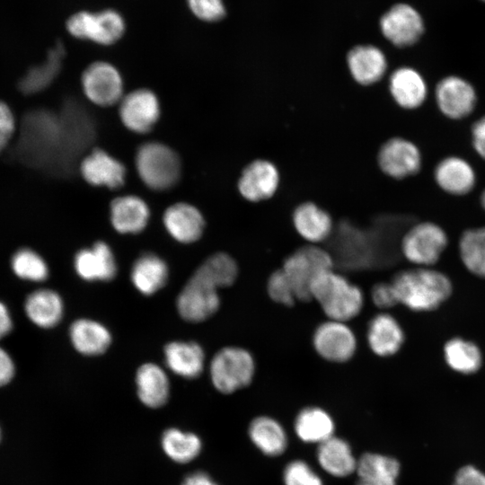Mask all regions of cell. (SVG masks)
<instances>
[{
  "instance_id": "1",
  "label": "cell",
  "mask_w": 485,
  "mask_h": 485,
  "mask_svg": "<svg viewBox=\"0 0 485 485\" xmlns=\"http://www.w3.org/2000/svg\"><path fill=\"white\" fill-rule=\"evenodd\" d=\"M399 304L414 312H429L444 304L453 292L450 278L433 267H414L392 278Z\"/></svg>"
},
{
  "instance_id": "2",
  "label": "cell",
  "mask_w": 485,
  "mask_h": 485,
  "mask_svg": "<svg viewBox=\"0 0 485 485\" xmlns=\"http://www.w3.org/2000/svg\"><path fill=\"white\" fill-rule=\"evenodd\" d=\"M311 300L321 307L326 319L348 322L365 306L362 289L335 269L320 275L311 287Z\"/></svg>"
},
{
  "instance_id": "3",
  "label": "cell",
  "mask_w": 485,
  "mask_h": 485,
  "mask_svg": "<svg viewBox=\"0 0 485 485\" xmlns=\"http://www.w3.org/2000/svg\"><path fill=\"white\" fill-rule=\"evenodd\" d=\"M297 301H311V287L322 273L334 269V259L321 245L304 244L284 259L280 267Z\"/></svg>"
},
{
  "instance_id": "4",
  "label": "cell",
  "mask_w": 485,
  "mask_h": 485,
  "mask_svg": "<svg viewBox=\"0 0 485 485\" xmlns=\"http://www.w3.org/2000/svg\"><path fill=\"white\" fill-rule=\"evenodd\" d=\"M256 370L257 364L252 353L239 346L220 348L209 365L213 385L225 394L249 386L255 377Z\"/></svg>"
},
{
  "instance_id": "5",
  "label": "cell",
  "mask_w": 485,
  "mask_h": 485,
  "mask_svg": "<svg viewBox=\"0 0 485 485\" xmlns=\"http://www.w3.org/2000/svg\"><path fill=\"white\" fill-rule=\"evenodd\" d=\"M135 163L139 178L154 190H165L176 184L181 176V161L169 146L148 142L136 153Z\"/></svg>"
},
{
  "instance_id": "6",
  "label": "cell",
  "mask_w": 485,
  "mask_h": 485,
  "mask_svg": "<svg viewBox=\"0 0 485 485\" xmlns=\"http://www.w3.org/2000/svg\"><path fill=\"white\" fill-rule=\"evenodd\" d=\"M448 244L445 231L433 222L412 225L401 241L402 256L415 267H433Z\"/></svg>"
},
{
  "instance_id": "7",
  "label": "cell",
  "mask_w": 485,
  "mask_h": 485,
  "mask_svg": "<svg viewBox=\"0 0 485 485\" xmlns=\"http://www.w3.org/2000/svg\"><path fill=\"white\" fill-rule=\"evenodd\" d=\"M66 25L73 37L104 46L117 42L126 29L122 15L112 9L77 12L68 18Z\"/></svg>"
},
{
  "instance_id": "8",
  "label": "cell",
  "mask_w": 485,
  "mask_h": 485,
  "mask_svg": "<svg viewBox=\"0 0 485 485\" xmlns=\"http://www.w3.org/2000/svg\"><path fill=\"white\" fill-rule=\"evenodd\" d=\"M312 346L322 359L344 364L355 357L358 340L348 322L326 319L314 328Z\"/></svg>"
},
{
  "instance_id": "9",
  "label": "cell",
  "mask_w": 485,
  "mask_h": 485,
  "mask_svg": "<svg viewBox=\"0 0 485 485\" xmlns=\"http://www.w3.org/2000/svg\"><path fill=\"white\" fill-rule=\"evenodd\" d=\"M376 162L384 175L399 181L419 172L422 155L412 141L401 137H393L380 146Z\"/></svg>"
},
{
  "instance_id": "10",
  "label": "cell",
  "mask_w": 485,
  "mask_h": 485,
  "mask_svg": "<svg viewBox=\"0 0 485 485\" xmlns=\"http://www.w3.org/2000/svg\"><path fill=\"white\" fill-rule=\"evenodd\" d=\"M221 304L218 289L193 273L179 294L176 306L182 319L200 322L209 319Z\"/></svg>"
},
{
  "instance_id": "11",
  "label": "cell",
  "mask_w": 485,
  "mask_h": 485,
  "mask_svg": "<svg viewBox=\"0 0 485 485\" xmlns=\"http://www.w3.org/2000/svg\"><path fill=\"white\" fill-rule=\"evenodd\" d=\"M280 179L275 163L266 158H256L242 168L237 181V190L245 200L260 203L276 195Z\"/></svg>"
},
{
  "instance_id": "12",
  "label": "cell",
  "mask_w": 485,
  "mask_h": 485,
  "mask_svg": "<svg viewBox=\"0 0 485 485\" xmlns=\"http://www.w3.org/2000/svg\"><path fill=\"white\" fill-rule=\"evenodd\" d=\"M82 86L87 99L106 107L123 97V81L118 69L105 61H96L86 67L82 75Z\"/></svg>"
},
{
  "instance_id": "13",
  "label": "cell",
  "mask_w": 485,
  "mask_h": 485,
  "mask_svg": "<svg viewBox=\"0 0 485 485\" xmlns=\"http://www.w3.org/2000/svg\"><path fill=\"white\" fill-rule=\"evenodd\" d=\"M435 99L437 108L446 118L462 119L472 113L477 103L473 85L458 75H448L436 84Z\"/></svg>"
},
{
  "instance_id": "14",
  "label": "cell",
  "mask_w": 485,
  "mask_h": 485,
  "mask_svg": "<svg viewBox=\"0 0 485 485\" xmlns=\"http://www.w3.org/2000/svg\"><path fill=\"white\" fill-rule=\"evenodd\" d=\"M384 38L396 47H409L416 43L424 32L421 15L407 4H397L380 20Z\"/></svg>"
},
{
  "instance_id": "15",
  "label": "cell",
  "mask_w": 485,
  "mask_h": 485,
  "mask_svg": "<svg viewBox=\"0 0 485 485\" xmlns=\"http://www.w3.org/2000/svg\"><path fill=\"white\" fill-rule=\"evenodd\" d=\"M119 113L124 126L143 134L153 128L160 117V103L148 89H137L123 96Z\"/></svg>"
},
{
  "instance_id": "16",
  "label": "cell",
  "mask_w": 485,
  "mask_h": 485,
  "mask_svg": "<svg viewBox=\"0 0 485 485\" xmlns=\"http://www.w3.org/2000/svg\"><path fill=\"white\" fill-rule=\"evenodd\" d=\"M291 220L296 234L307 244L320 245L330 238L333 231L331 214L311 200L299 203L293 209Z\"/></svg>"
},
{
  "instance_id": "17",
  "label": "cell",
  "mask_w": 485,
  "mask_h": 485,
  "mask_svg": "<svg viewBox=\"0 0 485 485\" xmlns=\"http://www.w3.org/2000/svg\"><path fill=\"white\" fill-rule=\"evenodd\" d=\"M348 69L353 81L362 87L380 82L387 71L384 53L374 45H357L347 54Z\"/></svg>"
},
{
  "instance_id": "18",
  "label": "cell",
  "mask_w": 485,
  "mask_h": 485,
  "mask_svg": "<svg viewBox=\"0 0 485 485\" xmlns=\"http://www.w3.org/2000/svg\"><path fill=\"white\" fill-rule=\"evenodd\" d=\"M405 341L404 331L398 320L386 312L374 315L366 328V342L377 357H388L397 354Z\"/></svg>"
},
{
  "instance_id": "19",
  "label": "cell",
  "mask_w": 485,
  "mask_h": 485,
  "mask_svg": "<svg viewBox=\"0 0 485 485\" xmlns=\"http://www.w3.org/2000/svg\"><path fill=\"white\" fill-rule=\"evenodd\" d=\"M75 269L86 281H110L117 274V263L110 246L101 241L80 250L75 256Z\"/></svg>"
},
{
  "instance_id": "20",
  "label": "cell",
  "mask_w": 485,
  "mask_h": 485,
  "mask_svg": "<svg viewBox=\"0 0 485 485\" xmlns=\"http://www.w3.org/2000/svg\"><path fill=\"white\" fill-rule=\"evenodd\" d=\"M388 90L394 102L404 110L419 108L428 96L424 77L410 66L398 67L391 74Z\"/></svg>"
},
{
  "instance_id": "21",
  "label": "cell",
  "mask_w": 485,
  "mask_h": 485,
  "mask_svg": "<svg viewBox=\"0 0 485 485\" xmlns=\"http://www.w3.org/2000/svg\"><path fill=\"white\" fill-rule=\"evenodd\" d=\"M80 172L88 183L109 189L119 188L126 178L123 163L101 149L93 150L83 159Z\"/></svg>"
},
{
  "instance_id": "22",
  "label": "cell",
  "mask_w": 485,
  "mask_h": 485,
  "mask_svg": "<svg viewBox=\"0 0 485 485\" xmlns=\"http://www.w3.org/2000/svg\"><path fill=\"white\" fill-rule=\"evenodd\" d=\"M434 179L438 187L454 196L471 192L476 184V173L472 164L460 156H447L435 167Z\"/></svg>"
},
{
  "instance_id": "23",
  "label": "cell",
  "mask_w": 485,
  "mask_h": 485,
  "mask_svg": "<svg viewBox=\"0 0 485 485\" xmlns=\"http://www.w3.org/2000/svg\"><path fill=\"white\" fill-rule=\"evenodd\" d=\"M163 221L170 235L181 243L198 241L205 228V220L200 211L183 202L170 206L163 214Z\"/></svg>"
},
{
  "instance_id": "24",
  "label": "cell",
  "mask_w": 485,
  "mask_h": 485,
  "mask_svg": "<svg viewBox=\"0 0 485 485\" xmlns=\"http://www.w3.org/2000/svg\"><path fill=\"white\" fill-rule=\"evenodd\" d=\"M149 215L148 206L137 196H120L110 204V222L120 234L140 233L146 228Z\"/></svg>"
},
{
  "instance_id": "25",
  "label": "cell",
  "mask_w": 485,
  "mask_h": 485,
  "mask_svg": "<svg viewBox=\"0 0 485 485\" xmlns=\"http://www.w3.org/2000/svg\"><path fill=\"white\" fill-rule=\"evenodd\" d=\"M168 368L184 378H196L204 369L205 353L194 341H172L163 349Z\"/></svg>"
},
{
  "instance_id": "26",
  "label": "cell",
  "mask_w": 485,
  "mask_h": 485,
  "mask_svg": "<svg viewBox=\"0 0 485 485\" xmlns=\"http://www.w3.org/2000/svg\"><path fill=\"white\" fill-rule=\"evenodd\" d=\"M400 469V463L392 457L366 453L357 459L356 485H396Z\"/></svg>"
},
{
  "instance_id": "27",
  "label": "cell",
  "mask_w": 485,
  "mask_h": 485,
  "mask_svg": "<svg viewBox=\"0 0 485 485\" xmlns=\"http://www.w3.org/2000/svg\"><path fill=\"white\" fill-rule=\"evenodd\" d=\"M316 457L320 466L335 477H346L356 472L357 459L349 444L335 436L318 445Z\"/></svg>"
},
{
  "instance_id": "28",
  "label": "cell",
  "mask_w": 485,
  "mask_h": 485,
  "mask_svg": "<svg viewBox=\"0 0 485 485\" xmlns=\"http://www.w3.org/2000/svg\"><path fill=\"white\" fill-rule=\"evenodd\" d=\"M69 336L74 348L85 356L103 354L111 343L109 330L101 323L91 319H78L69 329Z\"/></svg>"
},
{
  "instance_id": "29",
  "label": "cell",
  "mask_w": 485,
  "mask_h": 485,
  "mask_svg": "<svg viewBox=\"0 0 485 485\" xmlns=\"http://www.w3.org/2000/svg\"><path fill=\"white\" fill-rule=\"evenodd\" d=\"M169 269L165 261L154 253L142 254L133 264L130 278L143 295H151L167 283Z\"/></svg>"
},
{
  "instance_id": "30",
  "label": "cell",
  "mask_w": 485,
  "mask_h": 485,
  "mask_svg": "<svg viewBox=\"0 0 485 485\" xmlns=\"http://www.w3.org/2000/svg\"><path fill=\"white\" fill-rule=\"evenodd\" d=\"M139 400L147 407L159 408L168 400L170 382L165 372L156 364L146 363L136 374Z\"/></svg>"
},
{
  "instance_id": "31",
  "label": "cell",
  "mask_w": 485,
  "mask_h": 485,
  "mask_svg": "<svg viewBox=\"0 0 485 485\" xmlns=\"http://www.w3.org/2000/svg\"><path fill=\"white\" fill-rule=\"evenodd\" d=\"M294 428L296 436L303 442L319 445L334 436L335 424L325 410L309 406L298 412Z\"/></svg>"
},
{
  "instance_id": "32",
  "label": "cell",
  "mask_w": 485,
  "mask_h": 485,
  "mask_svg": "<svg viewBox=\"0 0 485 485\" xmlns=\"http://www.w3.org/2000/svg\"><path fill=\"white\" fill-rule=\"evenodd\" d=\"M248 433L253 445L268 456L280 455L287 448V433L282 425L271 417L259 416L253 419Z\"/></svg>"
},
{
  "instance_id": "33",
  "label": "cell",
  "mask_w": 485,
  "mask_h": 485,
  "mask_svg": "<svg viewBox=\"0 0 485 485\" xmlns=\"http://www.w3.org/2000/svg\"><path fill=\"white\" fill-rule=\"evenodd\" d=\"M25 312L29 319L41 328L57 325L63 315V302L59 295L50 289H39L28 295Z\"/></svg>"
},
{
  "instance_id": "34",
  "label": "cell",
  "mask_w": 485,
  "mask_h": 485,
  "mask_svg": "<svg viewBox=\"0 0 485 485\" xmlns=\"http://www.w3.org/2000/svg\"><path fill=\"white\" fill-rule=\"evenodd\" d=\"M444 357L446 365L454 371L463 375L478 372L482 365V354L472 341L454 337L444 346Z\"/></svg>"
},
{
  "instance_id": "35",
  "label": "cell",
  "mask_w": 485,
  "mask_h": 485,
  "mask_svg": "<svg viewBox=\"0 0 485 485\" xmlns=\"http://www.w3.org/2000/svg\"><path fill=\"white\" fill-rule=\"evenodd\" d=\"M194 274L220 289L235 283L239 276V267L230 254L220 251L209 256Z\"/></svg>"
},
{
  "instance_id": "36",
  "label": "cell",
  "mask_w": 485,
  "mask_h": 485,
  "mask_svg": "<svg viewBox=\"0 0 485 485\" xmlns=\"http://www.w3.org/2000/svg\"><path fill=\"white\" fill-rule=\"evenodd\" d=\"M458 247L466 269L485 278V225L465 230L459 239Z\"/></svg>"
},
{
  "instance_id": "37",
  "label": "cell",
  "mask_w": 485,
  "mask_h": 485,
  "mask_svg": "<svg viewBox=\"0 0 485 485\" xmlns=\"http://www.w3.org/2000/svg\"><path fill=\"white\" fill-rule=\"evenodd\" d=\"M162 445L171 459L181 463L193 460L201 450L198 436L176 428H170L163 433Z\"/></svg>"
},
{
  "instance_id": "38",
  "label": "cell",
  "mask_w": 485,
  "mask_h": 485,
  "mask_svg": "<svg viewBox=\"0 0 485 485\" xmlns=\"http://www.w3.org/2000/svg\"><path fill=\"white\" fill-rule=\"evenodd\" d=\"M12 269L21 278L31 281H42L48 274L45 260L30 249H22L12 258Z\"/></svg>"
},
{
  "instance_id": "39",
  "label": "cell",
  "mask_w": 485,
  "mask_h": 485,
  "mask_svg": "<svg viewBox=\"0 0 485 485\" xmlns=\"http://www.w3.org/2000/svg\"><path fill=\"white\" fill-rule=\"evenodd\" d=\"M266 291L269 297L278 304L291 307L298 302L295 291L281 268L275 269L268 277Z\"/></svg>"
},
{
  "instance_id": "40",
  "label": "cell",
  "mask_w": 485,
  "mask_h": 485,
  "mask_svg": "<svg viewBox=\"0 0 485 485\" xmlns=\"http://www.w3.org/2000/svg\"><path fill=\"white\" fill-rule=\"evenodd\" d=\"M64 54V47L58 44L49 51L47 60L41 66L31 70L28 80L33 83V88L44 87L54 79L60 69Z\"/></svg>"
},
{
  "instance_id": "41",
  "label": "cell",
  "mask_w": 485,
  "mask_h": 485,
  "mask_svg": "<svg viewBox=\"0 0 485 485\" xmlns=\"http://www.w3.org/2000/svg\"><path fill=\"white\" fill-rule=\"evenodd\" d=\"M285 485H323L321 477L304 461L294 460L283 472Z\"/></svg>"
},
{
  "instance_id": "42",
  "label": "cell",
  "mask_w": 485,
  "mask_h": 485,
  "mask_svg": "<svg viewBox=\"0 0 485 485\" xmlns=\"http://www.w3.org/2000/svg\"><path fill=\"white\" fill-rule=\"evenodd\" d=\"M191 13L199 20L218 22L225 16L223 0H187Z\"/></svg>"
},
{
  "instance_id": "43",
  "label": "cell",
  "mask_w": 485,
  "mask_h": 485,
  "mask_svg": "<svg viewBox=\"0 0 485 485\" xmlns=\"http://www.w3.org/2000/svg\"><path fill=\"white\" fill-rule=\"evenodd\" d=\"M370 298L373 304L382 312L399 304L391 281L375 283L371 288Z\"/></svg>"
},
{
  "instance_id": "44",
  "label": "cell",
  "mask_w": 485,
  "mask_h": 485,
  "mask_svg": "<svg viewBox=\"0 0 485 485\" xmlns=\"http://www.w3.org/2000/svg\"><path fill=\"white\" fill-rule=\"evenodd\" d=\"M15 131V119L9 106L0 101V153L8 145Z\"/></svg>"
},
{
  "instance_id": "45",
  "label": "cell",
  "mask_w": 485,
  "mask_h": 485,
  "mask_svg": "<svg viewBox=\"0 0 485 485\" xmlns=\"http://www.w3.org/2000/svg\"><path fill=\"white\" fill-rule=\"evenodd\" d=\"M454 485H485V474L472 465L458 470Z\"/></svg>"
},
{
  "instance_id": "46",
  "label": "cell",
  "mask_w": 485,
  "mask_h": 485,
  "mask_svg": "<svg viewBox=\"0 0 485 485\" xmlns=\"http://www.w3.org/2000/svg\"><path fill=\"white\" fill-rule=\"evenodd\" d=\"M472 144L475 152L485 160V115L472 127Z\"/></svg>"
},
{
  "instance_id": "47",
  "label": "cell",
  "mask_w": 485,
  "mask_h": 485,
  "mask_svg": "<svg viewBox=\"0 0 485 485\" xmlns=\"http://www.w3.org/2000/svg\"><path fill=\"white\" fill-rule=\"evenodd\" d=\"M14 374V366L10 356L0 348V386L8 384Z\"/></svg>"
},
{
  "instance_id": "48",
  "label": "cell",
  "mask_w": 485,
  "mask_h": 485,
  "mask_svg": "<svg viewBox=\"0 0 485 485\" xmlns=\"http://www.w3.org/2000/svg\"><path fill=\"white\" fill-rule=\"evenodd\" d=\"M182 485H217L207 473L197 472L185 478Z\"/></svg>"
},
{
  "instance_id": "49",
  "label": "cell",
  "mask_w": 485,
  "mask_h": 485,
  "mask_svg": "<svg viewBox=\"0 0 485 485\" xmlns=\"http://www.w3.org/2000/svg\"><path fill=\"white\" fill-rule=\"evenodd\" d=\"M12 319L6 306L0 302V339L4 337L12 329Z\"/></svg>"
},
{
  "instance_id": "50",
  "label": "cell",
  "mask_w": 485,
  "mask_h": 485,
  "mask_svg": "<svg viewBox=\"0 0 485 485\" xmlns=\"http://www.w3.org/2000/svg\"><path fill=\"white\" fill-rule=\"evenodd\" d=\"M481 205L485 210V190L482 191L481 195Z\"/></svg>"
},
{
  "instance_id": "51",
  "label": "cell",
  "mask_w": 485,
  "mask_h": 485,
  "mask_svg": "<svg viewBox=\"0 0 485 485\" xmlns=\"http://www.w3.org/2000/svg\"><path fill=\"white\" fill-rule=\"evenodd\" d=\"M0 439H1V429H0Z\"/></svg>"
},
{
  "instance_id": "52",
  "label": "cell",
  "mask_w": 485,
  "mask_h": 485,
  "mask_svg": "<svg viewBox=\"0 0 485 485\" xmlns=\"http://www.w3.org/2000/svg\"><path fill=\"white\" fill-rule=\"evenodd\" d=\"M483 2H485V0H482Z\"/></svg>"
}]
</instances>
